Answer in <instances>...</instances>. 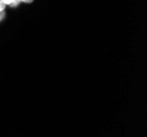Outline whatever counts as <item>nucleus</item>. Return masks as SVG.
<instances>
[{"instance_id": "f257e3e1", "label": "nucleus", "mask_w": 147, "mask_h": 137, "mask_svg": "<svg viewBox=\"0 0 147 137\" xmlns=\"http://www.w3.org/2000/svg\"><path fill=\"white\" fill-rule=\"evenodd\" d=\"M1 1H2V2H3L5 5H6V6H9V7H10L13 3V2L16 1V0H1Z\"/></svg>"}, {"instance_id": "f03ea898", "label": "nucleus", "mask_w": 147, "mask_h": 137, "mask_svg": "<svg viewBox=\"0 0 147 137\" xmlns=\"http://www.w3.org/2000/svg\"><path fill=\"white\" fill-rule=\"evenodd\" d=\"M6 18V12H5V10L3 11H0V22H2L3 20Z\"/></svg>"}, {"instance_id": "7ed1b4c3", "label": "nucleus", "mask_w": 147, "mask_h": 137, "mask_svg": "<svg viewBox=\"0 0 147 137\" xmlns=\"http://www.w3.org/2000/svg\"><path fill=\"white\" fill-rule=\"evenodd\" d=\"M5 9H6V5L0 0V11H3Z\"/></svg>"}, {"instance_id": "20e7f679", "label": "nucleus", "mask_w": 147, "mask_h": 137, "mask_svg": "<svg viewBox=\"0 0 147 137\" xmlns=\"http://www.w3.org/2000/svg\"><path fill=\"white\" fill-rule=\"evenodd\" d=\"M21 2H23V3H32L34 0H20Z\"/></svg>"}]
</instances>
